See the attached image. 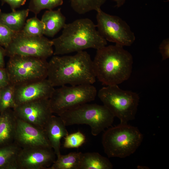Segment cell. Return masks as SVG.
I'll return each instance as SVG.
<instances>
[{
	"label": "cell",
	"mask_w": 169,
	"mask_h": 169,
	"mask_svg": "<svg viewBox=\"0 0 169 169\" xmlns=\"http://www.w3.org/2000/svg\"><path fill=\"white\" fill-rule=\"evenodd\" d=\"M1 9H0V13H1Z\"/></svg>",
	"instance_id": "836d02e7"
},
{
	"label": "cell",
	"mask_w": 169,
	"mask_h": 169,
	"mask_svg": "<svg viewBox=\"0 0 169 169\" xmlns=\"http://www.w3.org/2000/svg\"><path fill=\"white\" fill-rule=\"evenodd\" d=\"M81 152L61 155L48 169H79Z\"/></svg>",
	"instance_id": "44dd1931"
},
{
	"label": "cell",
	"mask_w": 169,
	"mask_h": 169,
	"mask_svg": "<svg viewBox=\"0 0 169 169\" xmlns=\"http://www.w3.org/2000/svg\"><path fill=\"white\" fill-rule=\"evenodd\" d=\"M47 79L54 87L93 84L96 79L93 60L84 51L73 55H55L48 62Z\"/></svg>",
	"instance_id": "6da1fadb"
},
{
	"label": "cell",
	"mask_w": 169,
	"mask_h": 169,
	"mask_svg": "<svg viewBox=\"0 0 169 169\" xmlns=\"http://www.w3.org/2000/svg\"><path fill=\"white\" fill-rule=\"evenodd\" d=\"M143 139V136L137 127L127 123H120L104 132L102 143L109 157L124 158L136 151Z\"/></svg>",
	"instance_id": "277c9868"
},
{
	"label": "cell",
	"mask_w": 169,
	"mask_h": 169,
	"mask_svg": "<svg viewBox=\"0 0 169 169\" xmlns=\"http://www.w3.org/2000/svg\"><path fill=\"white\" fill-rule=\"evenodd\" d=\"M16 33L0 22V46L6 47L11 43Z\"/></svg>",
	"instance_id": "4316f807"
},
{
	"label": "cell",
	"mask_w": 169,
	"mask_h": 169,
	"mask_svg": "<svg viewBox=\"0 0 169 169\" xmlns=\"http://www.w3.org/2000/svg\"><path fill=\"white\" fill-rule=\"evenodd\" d=\"M96 28L100 35L107 41L122 46H131L136 37L127 23L120 17L97 10Z\"/></svg>",
	"instance_id": "30bf717a"
},
{
	"label": "cell",
	"mask_w": 169,
	"mask_h": 169,
	"mask_svg": "<svg viewBox=\"0 0 169 169\" xmlns=\"http://www.w3.org/2000/svg\"><path fill=\"white\" fill-rule=\"evenodd\" d=\"M159 50L162 60H165L169 58V38L163 39L159 46Z\"/></svg>",
	"instance_id": "83f0119b"
},
{
	"label": "cell",
	"mask_w": 169,
	"mask_h": 169,
	"mask_svg": "<svg viewBox=\"0 0 169 169\" xmlns=\"http://www.w3.org/2000/svg\"><path fill=\"white\" fill-rule=\"evenodd\" d=\"M53 44L44 35H26L21 31L17 32L11 43L4 48L5 55H18L46 59L54 53Z\"/></svg>",
	"instance_id": "9c48e42d"
},
{
	"label": "cell",
	"mask_w": 169,
	"mask_h": 169,
	"mask_svg": "<svg viewBox=\"0 0 169 169\" xmlns=\"http://www.w3.org/2000/svg\"><path fill=\"white\" fill-rule=\"evenodd\" d=\"M13 110L17 119L42 129L53 114L49 99L26 103L17 106Z\"/></svg>",
	"instance_id": "8fae6325"
},
{
	"label": "cell",
	"mask_w": 169,
	"mask_h": 169,
	"mask_svg": "<svg viewBox=\"0 0 169 169\" xmlns=\"http://www.w3.org/2000/svg\"><path fill=\"white\" fill-rule=\"evenodd\" d=\"M44 29L43 23L35 15L26 21L21 31L27 35L39 36L44 35Z\"/></svg>",
	"instance_id": "603a6c76"
},
{
	"label": "cell",
	"mask_w": 169,
	"mask_h": 169,
	"mask_svg": "<svg viewBox=\"0 0 169 169\" xmlns=\"http://www.w3.org/2000/svg\"><path fill=\"white\" fill-rule=\"evenodd\" d=\"M14 142L21 148L51 147L44 129L17 118Z\"/></svg>",
	"instance_id": "5bb4252c"
},
{
	"label": "cell",
	"mask_w": 169,
	"mask_h": 169,
	"mask_svg": "<svg viewBox=\"0 0 169 169\" xmlns=\"http://www.w3.org/2000/svg\"><path fill=\"white\" fill-rule=\"evenodd\" d=\"M98 96L115 117L121 123L134 120L137 111L139 95L120 88L118 85L106 86L99 90Z\"/></svg>",
	"instance_id": "8992f818"
},
{
	"label": "cell",
	"mask_w": 169,
	"mask_h": 169,
	"mask_svg": "<svg viewBox=\"0 0 169 169\" xmlns=\"http://www.w3.org/2000/svg\"><path fill=\"white\" fill-rule=\"evenodd\" d=\"M5 56L4 49L0 46V68H5L4 58Z\"/></svg>",
	"instance_id": "4dcf8cb0"
},
{
	"label": "cell",
	"mask_w": 169,
	"mask_h": 169,
	"mask_svg": "<svg viewBox=\"0 0 169 169\" xmlns=\"http://www.w3.org/2000/svg\"><path fill=\"white\" fill-rule=\"evenodd\" d=\"M10 84L9 77L6 68H0V90Z\"/></svg>",
	"instance_id": "f1b7e54d"
},
{
	"label": "cell",
	"mask_w": 169,
	"mask_h": 169,
	"mask_svg": "<svg viewBox=\"0 0 169 169\" xmlns=\"http://www.w3.org/2000/svg\"><path fill=\"white\" fill-rule=\"evenodd\" d=\"M63 146L65 148H78L85 142V137L80 131L68 134L64 137Z\"/></svg>",
	"instance_id": "484cf974"
},
{
	"label": "cell",
	"mask_w": 169,
	"mask_h": 169,
	"mask_svg": "<svg viewBox=\"0 0 169 169\" xmlns=\"http://www.w3.org/2000/svg\"><path fill=\"white\" fill-rule=\"evenodd\" d=\"M133 64L131 54L123 46L117 44L97 50L93 60L96 78L106 86L118 85L128 80Z\"/></svg>",
	"instance_id": "3957f363"
},
{
	"label": "cell",
	"mask_w": 169,
	"mask_h": 169,
	"mask_svg": "<svg viewBox=\"0 0 169 169\" xmlns=\"http://www.w3.org/2000/svg\"><path fill=\"white\" fill-rule=\"evenodd\" d=\"M66 126L61 117L52 115L44 125V129L50 146L57 157L61 155V140L69 134Z\"/></svg>",
	"instance_id": "9a60e30c"
},
{
	"label": "cell",
	"mask_w": 169,
	"mask_h": 169,
	"mask_svg": "<svg viewBox=\"0 0 169 169\" xmlns=\"http://www.w3.org/2000/svg\"><path fill=\"white\" fill-rule=\"evenodd\" d=\"M41 20L44 26V35L50 37H53L66 24L65 17L60 8L46 11Z\"/></svg>",
	"instance_id": "e0dca14e"
},
{
	"label": "cell",
	"mask_w": 169,
	"mask_h": 169,
	"mask_svg": "<svg viewBox=\"0 0 169 169\" xmlns=\"http://www.w3.org/2000/svg\"><path fill=\"white\" fill-rule=\"evenodd\" d=\"M61 35L52 40L54 55H64L92 48L96 50L107 44V41L96 29L90 19L83 18L66 24Z\"/></svg>",
	"instance_id": "7a4b0ae2"
},
{
	"label": "cell",
	"mask_w": 169,
	"mask_h": 169,
	"mask_svg": "<svg viewBox=\"0 0 169 169\" xmlns=\"http://www.w3.org/2000/svg\"><path fill=\"white\" fill-rule=\"evenodd\" d=\"M29 11L28 8L0 13V22L15 32L23 29Z\"/></svg>",
	"instance_id": "d6986e66"
},
{
	"label": "cell",
	"mask_w": 169,
	"mask_h": 169,
	"mask_svg": "<svg viewBox=\"0 0 169 169\" xmlns=\"http://www.w3.org/2000/svg\"><path fill=\"white\" fill-rule=\"evenodd\" d=\"M63 3V0H30L28 9L37 16L43 9L52 10Z\"/></svg>",
	"instance_id": "d4e9b609"
},
{
	"label": "cell",
	"mask_w": 169,
	"mask_h": 169,
	"mask_svg": "<svg viewBox=\"0 0 169 169\" xmlns=\"http://www.w3.org/2000/svg\"><path fill=\"white\" fill-rule=\"evenodd\" d=\"M97 91L92 84L68 86L54 89L49 99L53 113L58 116L64 112L95 100Z\"/></svg>",
	"instance_id": "ba28073f"
},
{
	"label": "cell",
	"mask_w": 169,
	"mask_h": 169,
	"mask_svg": "<svg viewBox=\"0 0 169 169\" xmlns=\"http://www.w3.org/2000/svg\"><path fill=\"white\" fill-rule=\"evenodd\" d=\"M1 90H0V104L1 102Z\"/></svg>",
	"instance_id": "d6a6232c"
},
{
	"label": "cell",
	"mask_w": 169,
	"mask_h": 169,
	"mask_svg": "<svg viewBox=\"0 0 169 169\" xmlns=\"http://www.w3.org/2000/svg\"><path fill=\"white\" fill-rule=\"evenodd\" d=\"M109 159L98 152L81 153L79 169H111Z\"/></svg>",
	"instance_id": "ac0fdd59"
},
{
	"label": "cell",
	"mask_w": 169,
	"mask_h": 169,
	"mask_svg": "<svg viewBox=\"0 0 169 169\" xmlns=\"http://www.w3.org/2000/svg\"><path fill=\"white\" fill-rule=\"evenodd\" d=\"M116 3V6L117 8H120L123 6L126 0H114Z\"/></svg>",
	"instance_id": "1f68e13d"
},
{
	"label": "cell",
	"mask_w": 169,
	"mask_h": 169,
	"mask_svg": "<svg viewBox=\"0 0 169 169\" xmlns=\"http://www.w3.org/2000/svg\"><path fill=\"white\" fill-rule=\"evenodd\" d=\"M9 57L6 69L10 84L16 85L47 78L46 59L18 55Z\"/></svg>",
	"instance_id": "52a82bcc"
},
{
	"label": "cell",
	"mask_w": 169,
	"mask_h": 169,
	"mask_svg": "<svg viewBox=\"0 0 169 169\" xmlns=\"http://www.w3.org/2000/svg\"><path fill=\"white\" fill-rule=\"evenodd\" d=\"M3 3H7L8 4L12 11L16 10L17 8L24 5L26 0H1Z\"/></svg>",
	"instance_id": "f546056e"
},
{
	"label": "cell",
	"mask_w": 169,
	"mask_h": 169,
	"mask_svg": "<svg viewBox=\"0 0 169 169\" xmlns=\"http://www.w3.org/2000/svg\"><path fill=\"white\" fill-rule=\"evenodd\" d=\"M56 156L51 147L21 148L16 163L17 169H48Z\"/></svg>",
	"instance_id": "7c38bea8"
},
{
	"label": "cell",
	"mask_w": 169,
	"mask_h": 169,
	"mask_svg": "<svg viewBox=\"0 0 169 169\" xmlns=\"http://www.w3.org/2000/svg\"><path fill=\"white\" fill-rule=\"evenodd\" d=\"M14 86V100L16 106L32 101L49 99L55 89L47 78Z\"/></svg>",
	"instance_id": "4fadbf2b"
},
{
	"label": "cell",
	"mask_w": 169,
	"mask_h": 169,
	"mask_svg": "<svg viewBox=\"0 0 169 169\" xmlns=\"http://www.w3.org/2000/svg\"><path fill=\"white\" fill-rule=\"evenodd\" d=\"M0 147L14 142L17 118L13 109H10L0 113Z\"/></svg>",
	"instance_id": "2e32d148"
},
{
	"label": "cell",
	"mask_w": 169,
	"mask_h": 169,
	"mask_svg": "<svg viewBox=\"0 0 169 169\" xmlns=\"http://www.w3.org/2000/svg\"><path fill=\"white\" fill-rule=\"evenodd\" d=\"M1 116H0V120H1Z\"/></svg>",
	"instance_id": "e575fe53"
},
{
	"label": "cell",
	"mask_w": 169,
	"mask_h": 169,
	"mask_svg": "<svg viewBox=\"0 0 169 169\" xmlns=\"http://www.w3.org/2000/svg\"><path fill=\"white\" fill-rule=\"evenodd\" d=\"M21 149L14 142L0 147V169H17L16 160Z\"/></svg>",
	"instance_id": "ffe728a7"
},
{
	"label": "cell",
	"mask_w": 169,
	"mask_h": 169,
	"mask_svg": "<svg viewBox=\"0 0 169 169\" xmlns=\"http://www.w3.org/2000/svg\"><path fill=\"white\" fill-rule=\"evenodd\" d=\"M107 0H70L71 5L76 13L84 14L93 10H97Z\"/></svg>",
	"instance_id": "7402d4cb"
},
{
	"label": "cell",
	"mask_w": 169,
	"mask_h": 169,
	"mask_svg": "<svg viewBox=\"0 0 169 169\" xmlns=\"http://www.w3.org/2000/svg\"><path fill=\"white\" fill-rule=\"evenodd\" d=\"M66 126L86 124L90 126L92 134L97 136L113 123L115 117L104 105L85 103L58 115Z\"/></svg>",
	"instance_id": "5b68a950"
},
{
	"label": "cell",
	"mask_w": 169,
	"mask_h": 169,
	"mask_svg": "<svg viewBox=\"0 0 169 169\" xmlns=\"http://www.w3.org/2000/svg\"><path fill=\"white\" fill-rule=\"evenodd\" d=\"M14 85L10 84L1 89L0 113L16 107L14 100Z\"/></svg>",
	"instance_id": "cb8c5ba5"
}]
</instances>
